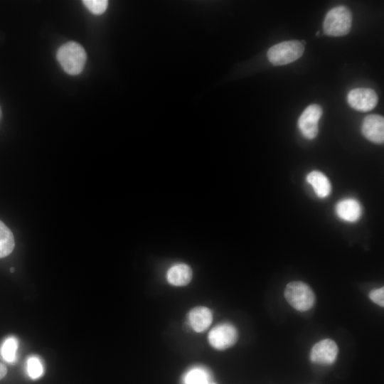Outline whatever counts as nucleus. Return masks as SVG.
<instances>
[{
	"mask_svg": "<svg viewBox=\"0 0 384 384\" xmlns=\"http://www.w3.org/2000/svg\"><path fill=\"white\" fill-rule=\"evenodd\" d=\"M56 57L63 70L73 75L82 71L87 59L85 49L75 42L62 45L57 51Z\"/></svg>",
	"mask_w": 384,
	"mask_h": 384,
	"instance_id": "obj_1",
	"label": "nucleus"
},
{
	"mask_svg": "<svg viewBox=\"0 0 384 384\" xmlns=\"http://www.w3.org/2000/svg\"><path fill=\"white\" fill-rule=\"evenodd\" d=\"M352 25V15L344 6L331 9L323 23L324 33L331 36H342L349 33Z\"/></svg>",
	"mask_w": 384,
	"mask_h": 384,
	"instance_id": "obj_2",
	"label": "nucleus"
},
{
	"mask_svg": "<svg viewBox=\"0 0 384 384\" xmlns=\"http://www.w3.org/2000/svg\"><path fill=\"white\" fill-rule=\"evenodd\" d=\"M284 297L293 308L299 311L309 310L315 303V295L311 288L301 281L287 284L284 289Z\"/></svg>",
	"mask_w": 384,
	"mask_h": 384,
	"instance_id": "obj_3",
	"label": "nucleus"
},
{
	"mask_svg": "<svg viewBox=\"0 0 384 384\" xmlns=\"http://www.w3.org/2000/svg\"><path fill=\"white\" fill-rule=\"evenodd\" d=\"M304 51V46L299 41H287L272 46L267 55L274 65H283L299 59Z\"/></svg>",
	"mask_w": 384,
	"mask_h": 384,
	"instance_id": "obj_4",
	"label": "nucleus"
},
{
	"mask_svg": "<svg viewBox=\"0 0 384 384\" xmlns=\"http://www.w3.org/2000/svg\"><path fill=\"white\" fill-rule=\"evenodd\" d=\"M208 342L216 350L223 351L233 346L238 341L236 328L230 323H223L213 328L208 334Z\"/></svg>",
	"mask_w": 384,
	"mask_h": 384,
	"instance_id": "obj_5",
	"label": "nucleus"
},
{
	"mask_svg": "<svg viewBox=\"0 0 384 384\" xmlns=\"http://www.w3.org/2000/svg\"><path fill=\"white\" fill-rule=\"evenodd\" d=\"M322 108L318 105H310L300 115L298 127L302 134L308 139H314L319 132V121L322 115Z\"/></svg>",
	"mask_w": 384,
	"mask_h": 384,
	"instance_id": "obj_6",
	"label": "nucleus"
},
{
	"mask_svg": "<svg viewBox=\"0 0 384 384\" xmlns=\"http://www.w3.org/2000/svg\"><path fill=\"white\" fill-rule=\"evenodd\" d=\"M338 353V348L334 341L329 338L323 339L313 346L310 352V359L316 364L329 366L336 361Z\"/></svg>",
	"mask_w": 384,
	"mask_h": 384,
	"instance_id": "obj_7",
	"label": "nucleus"
},
{
	"mask_svg": "<svg viewBox=\"0 0 384 384\" xmlns=\"http://www.w3.org/2000/svg\"><path fill=\"white\" fill-rule=\"evenodd\" d=\"M347 101L354 110L361 112H368L376 106L378 96L372 89L356 88L349 92Z\"/></svg>",
	"mask_w": 384,
	"mask_h": 384,
	"instance_id": "obj_8",
	"label": "nucleus"
},
{
	"mask_svg": "<svg viewBox=\"0 0 384 384\" xmlns=\"http://www.w3.org/2000/svg\"><path fill=\"white\" fill-rule=\"evenodd\" d=\"M363 135L369 141L383 144L384 142V119L378 114L365 117L361 128Z\"/></svg>",
	"mask_w": 384,
	"mask_h": 384,
	"instance_id": "obj_9",
	"label": "nucleus"
},
{
	"mask_svg": "<svg viewBox=\"0 0 384 384\" xmlns=\"http://www.w3.org/2000/svg\"><path fill=\"white\" fill-rule=\"evenodd\" d=\"M336 213L341 219L353 223L360 218L362 214V208L357 200L345 198L336 204Z\"/></svg>",
	"mask_w": 384,
	"mask_h": 384,
	"instance_id": "obj_10",
	"label": "nucleus"
},
{
	"mask_svg": "<svg viewBox=\"0 0 384 384\" xmlns=\"http://www.w3.org/2000/svg\"><path fill=\"white\" fill-rule=\"evenodd\" d=\"M189 324L196 332L206 330L213 321L211 311L206 306H197L192 309L188 315Z\"/></svg>",
	"mask_w": 384,
	"mask_h": 384,
	"instance_id": "obj_11",
	"label": "nucleus"
},
{
	"mask_svg": "<svg viewBox=\"0 0 384 384\" xmlns=\"http://www.w3.org/2000/svg\"><path fill=\"white\" fill-rule=\"evenodd\" d=\"M191 267L183 263L171 266L166 274V279L169 284L176 287L187 285L192 279Z\"/></svg>",
	"mask_w": 384,
	"mask_h": 384,
	"instance_id": "obj_12",
	"label": "nucleus"
},
{
	"mask_svg": "<svg viewBox=\"0 0 384 384\" xmlns=\"http://www.w3.org/2000/svg\"><path fill=\"white\" fill-rule=\"evenodd\" d=\"M306 181L312 186L319 198H326L331 193V183L323 173L319 171L310 172L306 176Z\"/></svg>",
	"mask_w": 384,
	"mask_h": 384,
	"instance_id": "obj_13",
	"label": "nucleus"
},
{
	"mask_svg": "<svg viewBox=\"0 0 384 384\" xmlns=\"http://www.w3.org/2000/svg\"><path fill=\"white\" fill-rule=\"evenodd\" d=\"M14 238L11 230L0 220V258L11 253L14 248Z\"/></svg>",
	"mask_w": 384,
	"mask_h": 384,
	"instance_id": "obj_14",
	"label": "nucleus"
},
{
	"mask_svg": "<svg viewBox=\"0 0 384 384\" xmlns=\"http://www.w3.org/2000/svg\"><path fill=\"white\" fill-rule=\"evenodd\" d=\"M183 383L184 384H208L211 383V376L204 368L196 367L186 373Z\"/></svg>",
	"mask_w": 384,
	"mask_h": 384,
	"instance_id": "obj_15",
	"label": "nucleus"
},
{
	"mask_svg": "<svg viewBox=\"0 0 384 384\" xmlns=\"http://www.w3.org/2000/svg\"><path fill=\"white\" fill-rule=\"evenodd\" d=\"M17 348L18 340L14 336H10L3 342L1 355L6 362L14 363L16 358Z\"/></svg>",
	"mask_w": 384,
	"mask_h": 384,
	"instance_id": "obj_16",
	"label": "nucleus"
},
{
	"mask_svg": "<svg viewBox=\"0 0 384 384\" xmlns=\"http://www.w3.org/2000/svg\"><path fill=\"white\" fill-rule=\"evenodd\" d=\"M26 368L29 377L33 380L41 377L44 371L42 362L37 356H31L28 358Z\"/></svg>",
	"mask_w": 384,
	"mask_h": 384,
	"instance_id": "obj_17",
	"label": "nucleus"
},
{
	"mask_svg": "<svg viewBox=\"0 0 384 384\" xmlns=\"http://www.w3.org/2000/svg\"><path fill=\"white\" fill-rule=\"evenodd\" d=\"M82 2L91 13L96 15L103 14L108 6L106 0H84Z\"/></svg>",
	"mask_w": 384,
	"mask_h": 384,
	"instance_id": "obj_18",
	"label": "nucleus"
},
{
	"mask_svg": "<svg viewBox=\"0 0 384 384\" xmlns=\"http://www.w3.org/2000/svg\"><path fill=\"white\" fill-rule=\"evenodd\" d=\"M370 299L379 305L380 306H384V288L383 287L378 289H374L369 293Z\"/></svg>",
	"mask_w": 384,
	"mask_h": 384,
	"instance_id": "obj_19",
	"label": "nucleus"
},
{
	"mask_svg": "<svg viewBox=\"0 0 384 384\" xmlns=\"http://www.w3.org/2000/svg\"><path fill=\"white\" fill-rule=\"evenodd\" d=\"M7 373V368L6 366L0 363V380L4 378Z\"/></svg>",
	"mask_w": 384,
	"mask_h": 384,
	"instance_id": "obj_20",
	"label": "nucleus"
},
{
	"mask_svg": "<svg viewBox=\"0 0 384 384\" xmlns=\"http://www.w3.org/2000/svg\"><path fill=\"white\" fill-rule=\"evenodd\" d=\"M14 270H15V269H14V267H11V268L10 269L11 272H14Z\"/></svg>",
	"mask_w": 384,
	"mask_h": 384,
	"instance_id": "obj_21",
	"label": "nucleus"
},
{
	"mask_svg": "<svg viewBox=\"0 0 384 384\" xmlns=\"http://www.w3.org/2000/svg\"><path fill=\"white\" fill-rule=\"evenodd\" d=\"M319 34V32L317 31L316 33V35L318 36Z\"/></svg>",
	"mask_w": 384,
	"mask_h": 384,
	"instance_id": "obj_22",
	"label": "nucleus"
},
{
	"mask_svg": "<svg viewBox=\"0 0 384 384\" xmlns=\"http://www.w3.org/2000/svg\"><path fill=\"white\" fill-rule=\"evenodd\" d=\"M208 384H214V383H208Z\"/></svg>",
	"mask_w": 384,
	"mask_h": 384,
	"instance_id": "obj_23",
	"label": "nucleus"
}]
</instances>
